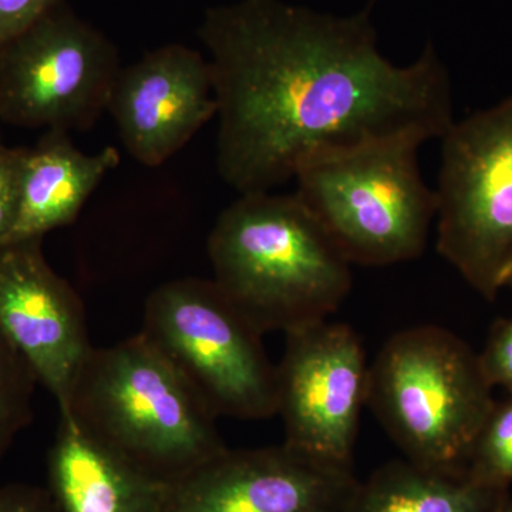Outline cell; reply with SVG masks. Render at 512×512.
Returning a JSON list of instances; mask_svg holds the SVG:
<instances>
[{"label": "cell", "instance_id": "obj_1", "mask_svg": "<svg viewBox=\"0 0 512 512\" xmlns=\"http://www.w3.org/2000/svg\"><path fill=\"white\" fill-rule=\"evenodd\" d=\"M372 5L357 15L282 0H241L205 12L217 100L218 174L241 194L272 191L320 154L453 126L446 66L427 45L397 66L377 46Z\"/></svg>", "mask_w": 512, "mask_h": 512}, {"label": "cell", "instance_id": "obj_2", "mask_svg": "<svg viewBox=\"0 0 512 512\" xmlns=\"http://www.w3.org/2000/svg\"><path fill=\"white\" fill-rule=\"evenodd\" d=\"M214 282L265 335L328 320L348 298L352 264L298 195L241 194L208 238Z\"/></svg>", "mask_w": 512, "mask_h": 512}, {"label": "cell", "instance_id": "obj_3", "mask_svg": "<svg viewBox=\"0 0 512 512\" xmlns=\"http://www.w3.org/2000/svg\"><path fill=\"white\" fill-rule=\"evenodd\" d=\"M60 417L164 484L228 448L218 417L141 332L92 349Z\"/></svg>", "mask_w": 512, "mask_h": 512}, {"label": "cell", "instance_id": "obj_4", "mask_svg": "<svg viewBox=\"0 0 512 512\" xmlns=\"http://www.w3.org/2000/svg\"><path fill=\"white\" fill-rule=\"evenodd\" d=\"M367 406L406 460L466 468L495 400L480 356L439 326L397 332L369 367Z\"/></svg>", "mask_w": 512, "mask_h": 512}, {"label": "cell", "instance_id": "obj_5", "mask_svg": "<svg viewBox=\"0 0 512 512\" xmlns=\"http://www.w3.org/2000/svg\"><path fill=\"white\" fill-rule=\"evenodd\" d=\"M410 138L320 154L303 163L295 194L352 265L419 258L437 214L436 190L420 173Z\"/></svg>", "mask_w": 512, "mask_h": 512}, {"label": "cell", "instance_id": "obj_6", "mask_svg": "<svg viewBox=\"0 0 512 512\" xmlns=\"http://www.w3.org/2000/svg\"><path fill=\"white\" fill-rule=\"evenodd\" d=\"M144 336L217 417L265 420L278 414V370L262 333L214 279L183 278L150 293Z\"/></svg>", "mask_w": 512, "mask_h": 512}, {"label": "cell", "instance_id": "obj_7", "mask_svg": "<svg viewBox=\"0 0 512 512\" xmlns=\"http://www.w3.org/2000/svg\"><path fill=\"white\" fill-rule=\"evenodd\" d=\"M437 251L487 301L512 269V96L441 137Z\"/></svg>", "mask_w": 512, "mask_h": 512}, {"label": "cell", "instance_id": "obj_8", "mask_svg": "<svg viewBox=\"0 0 512 512\" xmlns=\"http://www.w3.org/2000/svg\"><path fill=\"white\" fill-rule=\"evenodd\" d=\"M120 70L109 37L64 3L0 53V123L90 130L107 113Z\"/></svg>", "mask_w": 512, "mask_h": 512}, {"label": "cell", "instance_id": "obj_9", "mask_svg": "<svg viewBox=\"0 0 512 512\" xmlns=\"http://www.w3.org/2000/svg\"><path fill=\"white\" fill-rule=\"evenodd\" d=\"M285 336L276 366L284 444L316 460L353 467L370 367L362 340L345 323L328 320Z\"/></svg>", "mask_w": 512, "mask_h": 512}, {"label": "cell", "instance_id": "obj_10", "mask_svg": "<svg viewBox=\"0 0 512 512\" xmlns=\"http://www.w3.org/2000/svg\"><path fill=\"white\" fill-rule=\"evenodd\" d=\"M357 485L353 467L286 444L227 448L168 484L163 512H349Z\"/></svg>", "mask_w": 512, "mask_h": 512}, {"label": "cell", "instance_id": "obj_11", "mask_svg": "<svg viewBox=\"0 0 512 512\" xmlns=\"http://www.w3.org/2000/svg\"><path fill=\"white\" fill-rule=\"evenodd\" d=\"M42 242L33 239L0 249V332L64 416L93 346L82 299L49 265Z\"/></svg>", "mask_w": 512, "mask_h": 512}, {"label": "cell", "instance_id": "obj_12", "mask_svg": "<svg viewBox=\"0 0 512 512\" xmlns=\"http://www.w3.org/2000/svg\"><path fill=\"white\" fill-rule=\"evenodd\" d=\"M210 60L171 43L121 67L107 106L124 148L146 167H160L217 117Z\"/></svg>", "mask_w": 512, "mask_h": 512}, {"label": "cell", "instance_id": "obj_13", "mask_svg": "<svg viewBox=\"0 0 512 512\" xmlns=\"http://www.w3.org/2000/svg\"><path fill=\"white\" fill-rule=\"evenodd\" d=\"M117 148L86 154L67 131L46 130L20 151L16 208L6 244L43 239L73 224L110 171L120 164Z\"/></svg>", "mask_w": 512, "mask_h": 512}, {"label": "cell", "instance_id": "obj_14", "mask_svg": "<svg viewBox=\"0 0 512 512\" xmlns=\"http://www.w3.org/2000/svg\"><path fill=\"white\" fill-rule=\"evenodd\" d=\"M49 491L60 512H163L168 484L60 417L47 457Z\"/></svg>", "mask_w": 512, "mask_h": 512}, {"label": "cell", "instance_id": "obj_15", "mask_svg": "<svg viewBox=\"0 0 512 512\" xmlns=\"http://www.w3.org/2000/svg\"><path fill=\"white\" fill-rule=\"evenodd\" d=\"M511 490L484 483L467 468L397 460L357 485L349 512H500Z\"/></svg>", "mask_w": 512, "mask_h": 512}, {"label": "cell", "instance_id": "obj_16", "mask_svg": "<svg viewBox=\"0 0 512 512\" xmlns=\"http://www.w3.org/2000/svg\"><path fill=\"white\" fill-rule=\"evenodd\" d=\"M35 373L0 332V461L33 420Z\"/></svg>", "mask_w": 512, "mask_h": 512}, {"label": "cell", "instance_id": "obj_17", "mask_svg": "<svg viewBox=\"0 0 512 512\" xmlns=\"http://www.w3.org/2000/svg\"><path fill=\"white\" fill-rule=\"evenodd\" d=\"M466 468L477 480L511 490L512 393L504 402H495L474 441Z\"/></svg>", "mask_w": 512, "mask_h": 512}, {"label": "cell", "instance_id": "obj_18", "mask_svg": "<svg viewBox=\"0 0 512 512\" xmlns=\"http://www.w3.org/2000/svg\"><path fill=\"white\" fill-rule=\"evenodd\" d=\"M480 363L488 383L512 393V318L501 320L491 330Z\"/></svg>", "mask_w": 512, "mask_h": 512}, {"label": "cell", "instance_id": "obj_19", "mask_svg": "<svg viewBox=\"0 0 512 512\" xmlns=\"http://www.w3.org/2000/svg\"><path fill=\"white\" fill-rule=\"evenodd\" d=\"M66 0H0V53Z\"/></svg>", "mask_w": 512, "mask_h": 512}, {"label": "cell", "instance_id": "obj_20", "mask_svg": "<svg viewBox=\"0 0 512 512\" xmlns=\"http://www.w3.org/2000/svg\"><path fill=\"white\" fill-rule=\"evenodd\" d=\"M20 151L22 147H6L0 141V249L5 247L15 217Z\"/></svg>", "mask_w": 512, "mask_h": 512}, {"label": "cell", "instance_id": "obj_21", "mask_svg": "<svg viewBox=\"0 0 512 512\" xmlns=\"http://www.w3.org/2000/svg\"><path fill=\"white\" fill-rule=\"evenodd\" d=\"M0 512H60L49 488L30 484L0 485Z\"/></svg>", "mask_w": 512, "mask_h": 512}, {"label": "cell", "instance_id": "obj_22", "mask_svg": "<svg viewBox=\"0 0 512 512\" xmlns=\"http://www.w3.org/2000/svg\"><path fill=\"white\" fill-rule=\"evenodd\" d=\"M500 512H512V494L508 495L507 501H505Z\"/></svg>", "mask_w": 512, "mask_h": 512}, {"label": "cell", "instance_id": "obj_23", "mask_svg": "<svg viewBox=\"0 0 512 512\" xmlns=\"http://www.w3.org/2000/svg\"><path fill=\"white\" fill-rule=\"evenodd\" d=\"M504 288H511L512 289V269H511L510 274H508L507 279H505Z\"/></svg>", "mask_w": 512, "mask_h": 512}]
</instances>
